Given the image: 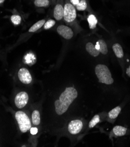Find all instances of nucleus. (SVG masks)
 <instances>
[{"mask_svg":"<svg viewBox=\"0 0 130 147\" xmlns=\"http://www.w3.org/2000/svg\"><path fill=\"white\" fill-rule=\"evenodd\" d=\"M55 24H56V22L55 20H49L45 23L44 25H43V28L45 29H49L52 27H53L55 25Z\"/></svg>","mask_w":130,"mask_h":147,"instance_id":"23","label":"nucleus"},{"mask_svg":"<svg viewBox=\"0 0 130 147\" xmlns=\"http://www.w3.org/2000/svg\"><path fill=\"white\" fill-rule=\"evenodd\" d=\"M5 0H0V4H2L5 2Z\"/></svg>","mask_w":130,"mask_h":147,"instance_id":"28","label":"nucleus"},{"mask_svg":"<svg viewBox=\"0 0 130 147\" xmlns=\"http://www.w3.org/2000/svg\"><path fill=\"white\" fill-rule=\"evenodd\" d=\"M28 94L25 92H21L17 94L15 98V104L18 109H22L28 103Z\"/></svg>","mask_w":130,"mask_h":147,"instance_id":"8","label":"nucleus"},{"mask_svg":"<svg viewBox=\"0 0 130 147\" xmlns=\"http://www.w3.org/2000/svg\"><path fill=\"white\" fill-rule=\"evenodd\" d=\"M112 49L115 56L117 57L122 58L124 56V52L123 50V48L121 47L120 44L118 43L114 44L112 46Z\"/></svg>","mask_w":130,"mask_h":147,"instance_id":"12","label":"nucleus"},{"mask_svg":"<svg viewBox=\"0 0 130 147\" xmlns=\"http://www.w3.org/2000/svg\"><path fill=\"white\" fill-rule=\"evenodd\" d=\"M126 73H127V75L130 78V66L127 68L126 70Z\"/></svg>","mask_w":130,"mask_h":147,"instance_id":"26","label":"nucleus"},{"mask_svg":"<svg viewBox=\"0 0 130 147\" xmlns=\"http://www.w3.org/2000/svg\"><path fill=\"white\" fill-rule=\"evenodd\" d=\"M57 32L66 39H70L73 36L74 33L72 29L66 25H61L57 28Z\"/></svg>","mask_w":130,"mask_h":147,"instance_id":"9","label":"nucleus"},{"mask_svg":"<svg viewBox=\"0 0 130 147\" xmlns=\"http://www.w3.org/2000/svg\"><path fill=\"white\" fill-rule=\"evenodd\" d=\"M121 110V108L120 106L115 107L108 113L109 117L111 119H114L115 118H117L118 115H119Z\"/></svg>","mask_w":130,"mask_h":147,"instance_id":"19","label":"nucleus"},{"mask_svg":"<svg viewBox=\"0 0 130 147\" xmlns=\"http://www.w3.org/2000/svg\"><path fill=\"white\" fill-rule=\"evenodd\" d=\"M15 116L22 133H25L31 129V123L28 115L24 112L18 111L15 113Z\"/></svg>","mask_w":130,"mask_h":147,"instance_id":"4","label":"nucleus"},{"mask_svg":"<svg viewBox=\"0 0 130 147\" xmlns=\"http://www.w3.org/2000/svg\"><path fill=\"white\" fill-rule=\"evenodd\" d=\"M69 1L72 5H73L75 7H76L79 4L80 0H69Z\"/></svg>","mask_w":130,"mask_h":147,"instance_id":"25","label":"nucleus"},{"mask_svg":"<svg viewBox=\"0 0 130 147\" xmlns=\"http://www.w3.org/2000/svg\"><path fill=\"white\" fill-rule=\"evenodd\" d=\"M77 13L76 7L70 3L69 0H65L63 19L67 24H71L75 21Z\"/></svg>","mask_w":130,"mask_h":147,"instance_id":"3","label":"nucleus"},{"mask_svg":"<svg viewBox=\"0 0 130 147\" xmlns=\"http://www.w3.org/2000/svg\"><path fill=\"white\" fill-rule=\"evenodd\" d=\"M127 129L125 127L123 126L117 125L114 127L113 128V133L114 134L118 137H121L124 136L127 133Z\"/></svg>","mask_w":130,"mask_h":147,"instance_id":"13","label":"nucleus"},{"mask_svg":"<svg viewBox=\"0 0 130 147\" xmlns=\"http://www.w3.org/2000/svg\"><path fill=\"white\" fill-rule=\"evenodd\" d=\"M32 123L35 125H38L40 123V113L38 110H34L32 114Z\"/></svg>","mask_w":130,"mask_h":147,"instance_id":"17","label":"nucleus"},{"mask_svg":"<svg viewBox=\"0 0 130 147\" xmlns=\"http://www.w3.org/2000/svg\"><path fill=\"white\" fill-rule=\"evenodd\" d=\"M96 75L100 83L106 84H111L114 82L111 73L108 67L104 65L99 64L95 68Z\"/></svg>","mask_w":130,"mask_h":147,"instance_id":"2","label":"nucleus"},{"mask_svg":"<svg viewBox=\"0 0 130 147\" xmlns=\"http://www.w3.org/2000/svg\"><path fill=\"white\" fill-rule=\"evenodd\" d=\"M86 49L87 52H88L90 55L94 57H96L99 55L100 52L96 49L95 45L91 42H88L86 45Z\"/></svg>","mask_w":130,"mask_h":147,"instance_id":"11","label":"nucleus"},{"mask_svg":"<svg viewBox=\"0 0 130 147\" xmlns=\"http://www.w3.org/2000/svg\"><path fill=\"white\" fill-rule=\"evenodd\" d=\"M96 49L100 52V53H102L103 55H106L108 52L107 49V46L106 43L104 42V40L102 39L98 40L95 45Z\"/></svg>","mask_w":130,"mask_h":147,"instance_id":"10","label":"nucleus"},{"mask_svg":"<svg viewBox=\"0 0 130 147\" xmlns=\"http://www.w3.org/2000/svg\"><path fill=\"white\" fill-rule=\"evenodd\" d=\"M51 3V0H34V4L36 7L42 8L49 7Z\"/></svg>","mask_w":130,"mask_h":147,"instance_id":"14","label":"nucleus"},{"mask_svg":"<svg viewBox=\"0 0 130 147\" xmlns=\"http://www.w3.org/2000/svg\"><path fill=\"white\" fill-rule=\"evenodd\" d=\"M51 1H52V3L53 4H55L56 3L57 1V0H51Z\"/></svg>","mask_w":130,"mask_h":147,"instance_id":"27","label":"nucleus"},{"mask_svg":"<svg viewBox=\"0 0 130 147\" xmlns=\"http://www.w3.org/2000/svg\"><path fill=\"white\" fill-rule=\"evenodd\" d=\"M83 128V123L81 120H75L70 121L68 125V131L71 134H79Z\"/></svg>","mask_w":130,"mask_h":147,"instance_id":"7","label":"nucleus"},{"mask_svg":"<svg viewBox=\"0 0 130 147\" xmlns=\"http://www.w3.org/2000/svg\"><path fill=\"white\" fill-rule=\"evenodd\" d=\"M77 92L74 87L66 88L65 91L61 94L59 100L55 102L56 113L58 115L65 113L70 105L77 97Z\"/></svg>","mask_w":130,"mask_h":147,"instance_id":"1","label":"nucleus"},{"mask_svg":"<svg viewBox=\"0 0 130 147\" xmlns=\"http://www.w3.org/2000/svg\"><path fill=\"white\" fill-rule=\"evenodd\" d=\"M99 122H100V116L98 115H96L93 117V118L90 121L89 126L90 128H93Z\"/></svg>","mask_w":130,"mask_h":147,"instance_id":"22","label":"nucleus"},{"mask_svg":"<svg viewBox=\"0 0 130 147\" xmlns=\"http://www.w3.org/2000/svg\"><path fill=\"white\" fill-rule=\"evenodd\" d=\"M46 21L45 20H42L38 21L35 24H34L30 29H29V32H35L37 31L38 29L41 28L43 25H44Z\"/></svg>","mask_w":130,"mask_h":147,"instance_id":"15","label":"nucleus"},{"mask_svg":"<svg viewBox=\"0 0 130 147\" xmlns=\"http://www.w3.org/2000/svg\"><path fill=\"white\" fill-rule=\"evenodd\" d=\"M22 20L21 17L18 14H14L11 17V21L15 25H18L21 24Z\"/></svg>","mask_w":130,"mask_h":147,"instance_id":"21","label":"nucleus"},{"mask_svg":"<svg viewBox=\"0 0 130 147\" xmlns=\"http://www.w3.org/2000/svg\"><path fill=\"white\" fill-rule=\"evenodd\" d=\"M88 21L89 24V28L91 29H94L96 28L97 24V19L93 14H90L88 17Z\"/></svg>","mask_w":130,"mask_h":147,"instance_id":"16","label":"nucleus"},{"mask_svg":"<svg viewBox=\"0 0 130 147\" xmlns=\"http://www.w3.org/2000/svg\"><path fill=\"white\" fill-rule=\"evenodd\" d=\"M18 76L20 80L24 84H28L32 82V78L31 73L30 71L25 67L20 69L18 73Z\"/></svg>","mask_w":130,"mask_h":147,"instance_id":"6","label":"nucleus"},{"mask_svg":"<svg viewBox=\"0 0 130 147\" xmlns=\"http://www.w3.org/2000/svg\"><path fill=\"white\" fill-rule=\"evenodd\" d=\"M76 9L79 11H83L88 8V2L87 0H80L79 4L75 7Z\"/></svg>","mask_w":130,"mask_h":147,"instance_id":"20","label":"nucleus"},{"mask_svg":"<svg viewBox=\"0 0 130 147\" xmlns=\"http://www.w3.org/2000/svg\"><path fill=\"white\" fill-rule=\"evenodd\" d=\"M25 63L29 65H34L36 62V58L34 54L32 53H28L27 54L25 57Z\"/></svg>","mask_w":130,"mask_h":147,"instance_id":"18","label":"nucleus"},{"mask_svg":"<svg viewBox=\"0 0 130 147\" xmlns=\"http://www.w3.org/2000/svg\"><path fill=\"white\" fill-rule=\"evenodd\" d=\"M64 4L65 1L63 0H57V1L55 4L53 17L57 21H61L63 18Z\"/></svg>","mask_w":130,"mask_h":147,"instance_id":"5","label":"nucleus"},{"mask_svg":"<svg viewBox=\"0 0 130 147\" xmlns=\"http://www.w3.org/2000/svg\"><path fill=\"white\" fill-rule=\"evenodd\" d=\"M30 131H31V134L32 135H36L38 133V129L36 127H31L30 129Z\"/></svg>","mask_w":130,"mask_h":147,"instance_id":"24","label":"nucleus"}]
</instances>
